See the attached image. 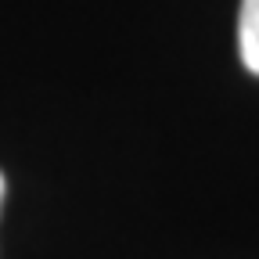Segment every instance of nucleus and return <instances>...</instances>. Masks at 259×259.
<instances>
[{"label":"nucleus","instance_id":"obj_1","mask_svg":"<svg viewBox=\"0 0 259 259\" xmlns=\"http://www.w3.org/2000/svg\"><path fill=\"white\" fill-rule=\"evenodd\" d=\"M238 51H241V65L252 76H259V0H241Z\"/></svg>","mask_w":259,"mask_h":259},{"label":"nucleus","instance_id":"obj_2","mask_svg":"<svg viewBox=\"0 0 259 259\" xmlns=\"http://www.w3.org/2000/svg\"><path fill=\"white\" fill-rule=\"evenodd\" d=\"M4 187L8 184H4V173H0V205H4Z\"/></svg>","mask_w":259,"mask_h":259}]
</instances>
